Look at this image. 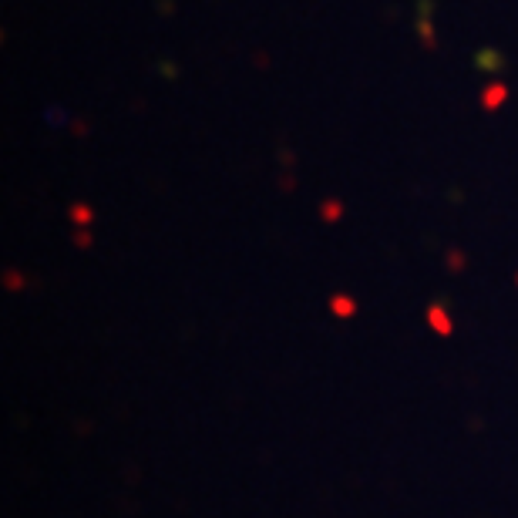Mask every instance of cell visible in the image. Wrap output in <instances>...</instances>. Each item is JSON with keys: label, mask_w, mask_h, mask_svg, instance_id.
Returning <instances> with one entry per match:
<instances>
[{"label": "cell", "mask_w": 518, "mask_h": 518, "mask_svg": "<svg viewBox=\"0 0 518 518\" xmlns=\"http://www.w3.org/2000/svg\"><path fill=\"white\" fill-rule=\"evenodd\" d=\"M501 101H505V84H498V81H495V84H488V88H485V95H481V105H485L488 112H495Z\"/></svg>", "instance_id": "obj_1"}, {"label": "cell", "mask_w": 518, "mask_h": 518, "mask_svg": "<svg viewBox=\"0 0 518 518\" xmlns=\"http://www.w3.org/2000/svg\"><path fill=\"white\" fill-rule=\"evenodd\" d=\"M431 320H434V330H441V333H448V330H451V323H448V313L441 317V310H431Z\"/></svg>", "instance_id": "obj_2"}, {"label": "cell", "mask_w": 518, "mask_h": 518, "mask_svg": "<svg viewBox=\"0 0 518 518\" xmlns=\"http://www.w3.org/2000/svg\"><path fill=\"white\" fill-rule=\"evenodd\" d=\"M71 215H75L77 222H91V209H88V206H75V209H71Z\"/></svg>", "instance_id": "obj_3"}, {"label": "cell", "mask_w": 518, "mask_h": 518, "mask_svg": "<svg viewBox=\"0 0 518 518\" xmlns=\"http://www.w3.org/2000/svg\"><path fill=\"white\" fill-rule=\"evenodd\" d=\"M333 310H337V313H353V303L344 300V296H333Z\"/></svg>", "instance_id": "obj_4"}, {"label": "cell", "mask_w": 518, "mask_h": 518, "mask_svg": "<svg viewBox=\"0 0 518 518\" xmlns=\"http://www.w3.org/2000/svg\"><path fill=\"white\" fill-rule=\"evenodd\" d=\"M326 219H337V215H340V202H337V206H333V202H330V206H326Z\"/></svg>", "instance_id": "obj_5"}]
</instances>
